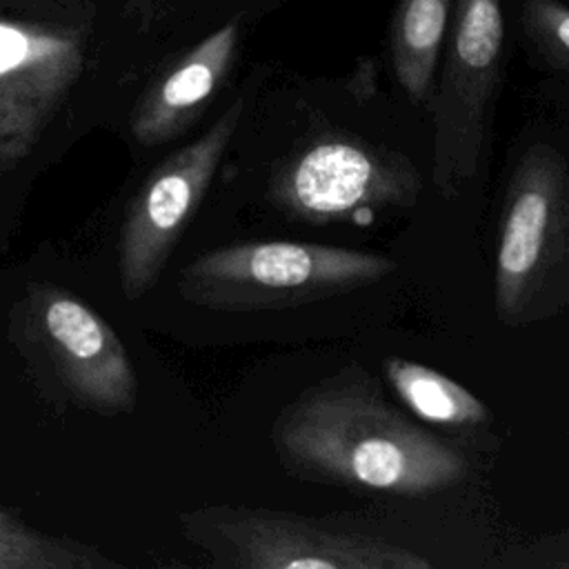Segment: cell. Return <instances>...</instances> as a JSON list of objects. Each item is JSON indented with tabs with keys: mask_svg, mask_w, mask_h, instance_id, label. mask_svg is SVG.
<instances>
[{
	"mask_svg": "<svg viewBox=\"0 0 569 569\" xmlns=\"http://www.w3.org/2000/svg\"><path fill=\"white\" fill-rule=\"evenodd\" d=\"M271 442L296 478L389 496H429L465 480L467 458L393 407L369 371L345 367L300 391Z\"/></svg>",
	"mask_w": 569,
	"mask_h": 569,
	"instance_id": "obj_1",
	"label": "cell"
},
{
	"mask_svg": "<svg viewBox=\"0 0 569 569\" xmlns=\"http://www.w3.org/2000/svg\"><path fill=\"white\" fill-rule=\"evenodd\" d=\"M569 307V167L547 142L518 158L500 211L493 309L527 327Z\"/></svg>",
	"mask_w": 569,
	"mask_h": 569,
	"instance_id": "obj_2",
	"label": "cell"
},
{
	"mask_svg": "<svg viewBox=\"0 0 569 569\" xmlns=\"http://www.w3.org/2000/svg\"><path fill=\"white\" fill-rule=\"evenodd\" d=\"M396 262L387 256L300 240H251L211 249L178 278V293L216 311H271L371 287Z\"/></svg>",
	"mask_w": 569,
	"mask_h": 569,
	"instance_id": "obj_3",
	"label": "cell"
},
{
	"mask_svg": "<svg viewBox=\"0 0 569 569\" xmlns=\"http://www.w3.org/2000/svg\"><path fill=\"white\" fill-rule=\"evenodd\" d=\"M184 538L229 569H427L418 551L329 518L264 507H202L180 516Z\"/></svg>",
	"mask_w": 569,
	"mask_h": 569,
	"instance_id": "obj_4",
	"label": "cell"
},
{
	"mask_svg": "<svg viewBox=\"0 0 569 569\" xmlns=\"http://www.w3.org/2000/svg\"><path fill=\"white\" fill-rule=\"evenodd\" d=\"M422 176L400 151L351 133H325L280 158L267 200L284 218L307 224L345 222L376 209H411Z\"/></svg>",
	"mask_w": 569,
	"mask_h": 569,
	"instance_id": "obj_5",
	"label": "cell"
},
{
	"mask_svg": "<svg viewBox=\"0 0 569 569\" xmlns=\"http://www.w3.org/2000/svg\"><path fill=\"white\" fill-rule=\"evenodd\" d=\"M505 47L500 0H458L433 96L431 180L445 200L478 176Z\"/></svg>",
	"mask_w": 569,
	"mask_h": 569,
	"instance_id": "obj_6",
	"label": "cell"
},
{
	"mask_svg": "<svg viewBox=\"0 0 569 569\" xmlns=\"http://www.w3.org/2000/svg\"><path fill=\"white\" fill-rule=\"evenodd\" d=\"M242 113L244 98L240 96L200 138L167 156L140 184L118 240L120 287L129 300L142 298L164 271L213 182Z\"/></svg>",
	"mask_w": 569,
	"mask_h": 569,
	"instance_id": "obj_7",
	"label": "cell"
},
{
	"mask_svg": "<svg viewBox=\"0 0 569 569\" xmlns=\"http://www.w3.org/2000/svg\"><path fill=\"white\" fill-rule=\"evenodd\" d=\"M69 27L0 18V164L29 156L82 71Z\"/></svg>",
	"mask_w": 569,
	"mask_h": 569,
	"instance_id": "obj_8",
	"label": "cell"
},
{
	"mask_svg": "<svg viewBox=\"0 0 569 569\" xmlns=\"http://www.w3.org/2000/svg\"><path fill=\"white\" fill-rule=\"evenodd\" d=\"M29 307L42 351L60 382L89 409L124 413L136 407L138 380L113 327L67 289H31Z\"/></svg>",
	"mask_w": 569,
	"mask_h": 569,
	"instance_id": "obj_9",
	"label": "cell"
},
{
	"mask_svg": "<svg viewBox=\"0 0 569 569\" xmlns=\"http://www.w3.org/2000/svg\"><path fill=\"white\" fill-rule=\"evenodd\" d=\"M238 38L240 20L233 18L202 38L147 91L131 118L140 144L169 142L200 116L231 69Z\"/></svg>",
	"mask_w": 569,
	"mask_h": 569,
	"instance_id": "obj_10",
	"label": "cell"
},
{
	"mask_svg": "<svg viewBox=\"0 0 569 569\" xmlns=\"http://www.w3.org/2000/svg\"><path fill=\"white\" fill-rule=\"evenodd\" d=\"M382 371L398 400L427 425L473 429L491 420L489 407L471 389L438 369L393 356Z\"/></svg>",
	"mask_w": 569,
	"mask_h": 569,
	"instance_id": "obj_11",
	"label": "cell"
},
{
	"mask_svg": "<svg viewBox=\"0 0 569 569\" xmlns=\"http://www.w3.org/2000/svg\"><path fill=\"white\" fill-rule=\"evenodd\" d=\"M451 0H400L391 27L393 73L416 104L431 96Z\"/></svg>",
	"mask_w": 569,
	"mask_h": 569,
	"instance_id": "obj_12",
	"label": "cell"
},
{
	"mask_svg": "<svg viewBox=\"0 0 569 569\" xmlns=\"http://www.w3.org/2000/svg\"><path fill=\"white\" fill-rule=\"evenodd\" d=\"M100 549L71 538L31 529L20 516L0 507V569H120Z\"/></svg>",
	"mask_w": 569,
	"mask_h": 569,
	"instance_id": "obj_13",
	"label": "cell"
},
{
	"mask_svg": "<svg viewBox=\"0 0 569 569\" xmlns=\"http://www.w3.org/2000/svg\"><path fill=\"white\" fill-rule=\"evenodd\" d=\"M522 27L542 58L569 76V7L558 0H522Z\"/></svg>",
	"mask_w": 569,
	"mask_h": 569,
	"instance_id": "obj_14",
	"label": "cell"
},
{
	"mask_svg": "<svg viewBox=\"0 0 569 569\" xmlns=\"http://www.w3.org/2000/svg\"><path fill=\"white\" fill-rule=\"evenodd\" d=\"M556 565H558V567H562V569H569V558H565V560H558Z\"/></svg>",
	"mask_w": 569,
	"mask_h": 569,
	"instance_id": "obj_15",
	"label": "cell"
}]
</instances>
